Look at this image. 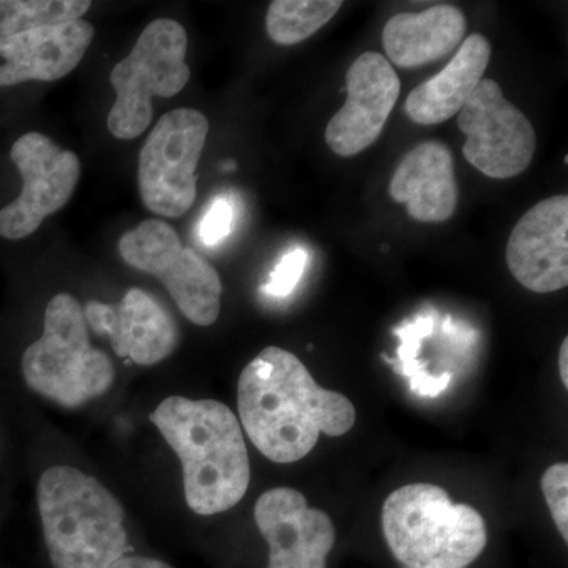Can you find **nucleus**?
<instances>
[{
    "label": "nucleus",
    "mask_w": 568,
    "mask_h": 568,
    "mask_svg": "<svg viewBox=\"0 0 568 568\" xmlns=\"http://www.w3.org/2000/svg\"><path fill=\"white\" fill-rule=\"evenodd\" d=\"M458 129L466 134L463 155L487 178H517L536 155L532 123L504 97L496 81L481 80L458 112Z\"/></svg>",
    "instance_id": "9"
},
{
    "label": "nucleus",
    "mask_w": 568,
    "mask_h": 568,
    "mask_svg": "<svg viewBox=\"0 0 568 568\" xmlns=\"http://www.w3.org/2000/svg\"><path fill=\"white\" fill-rule=\"evenodd\" d=\"M308 253L304 248H294L284 254L283 260L272 272L271 280L265 284L264 291L272 297H287L304 275Z\"/></svg>",
    "instance_id": "23"
},
{
    "label": "nucleus",
    "mask_w": 568,
    "mask_h": 568,
    "mask_svg": "<svg viewBox=\"0 0 568 568\" xmlns=\"http://www.w3.org/2000/svg\"><path fill=\"white\" fill-rule=\"evenodd\" d=\"M383 532L407 568H466L488 544L478 510L452 503L446 489L429 484L406 485L384 500Z\"/></svg>",
    "instance_id": "4"
},
{
    "label": "nucleus",
    "mask_w": 568,
    "mask_h": 568,
    "mask_svg": "<svg viewBox=\"0 0 568 568\" xmlns=\"http://www.w3.org/2000/svg\"><path fill=\"white\" fill-rule=\"evenodd\" d=\"M433 320L418 321L417 324H409L406 327L396 331V334L402 338V346H399L398 357L403 362V373L410 379V388L420 396H437L440 392L446 390L448 383H450V373H444L443 376H429L424 366L416 361L418 349H420V339L424 336L432 334Z\"/></svg>",
    "instance_id": "21"
},
{
    "label": "nucleus",
    "mask_w": 568,
    "mask_h": 568,
    "mask_svg": "<svg viewBox=\"0 0 568 568\" xmlns=\"http://www.w3.org/2000/svg\"><path fill=\"white\" fill-rule=\"evenodd\" d=\"M342 7L339 0H274L265 28L276 44L291 47L315 36Z\"/></svg>",
    "instance_id": "19"
},
{
    "label": "nucleus",
    "mask_w": 568,
    "mask_h": 568,
    "mask_svg": "<svg viewBox=\"0 0 568 568\" xmlns=\"http://www.w3.org/2000/svg\"><path fill=\"white\" fill-rule=\"evenodd\" d=\"M233 224L234 205L230 197H216L200 224L201 241L207 246L219 245L231 234Z\"/></svg>",
    "instance_id": "24"
},
{
    "label": "nucleus",
    "mask_w": 568,
    "mask_h": 568,
    "mask_svg": "<svg viewBox=\"0 0 568 568\" xmlns=\"http://www.w3.org/2000/svg\"><path fill=\"white\" fill-rule=\"evenodd\" d=\"M559 373L564 387L568 388V338L564 339L559 351Z\"/></svg>",
    "instance_id": "26"
},
{
    "label": "nucleus",
    "mask_w": 568,
    "mask_h": 568,
    "mask_svg": "<svg viewBox=\"0 0 568 568\" xmlns=\"http://www.w3.org/2000/svg\"><path fill=\"white\" fill-rule=\"evenodd\" d=\"M237 407L253 446L278 465L304 459L321 435H346L357 418L347 396L321 387L297 355L276 346L241 373Z\"/></svg>",
    "instance_id": "1"
},
{
    "label": "nucleus",
    "mask_w": 568,
    "mask_h": 568,
    "mask_svg": "<svg viewBox=\"0 0 568 568\" xmlns=\"http://www.w3.org/2000/svg\"><path fill=\"white\" fill-rule=\"evenodd\" d=\"M21 369L31 390L69 409L106 395L115 381L110 355L91 345L84 310L67 293L48 304L43 335L22 354Z\"/></svg>",
    "instance_id": "5"
},
{
    "label": "nucleus",
    "mask_w": 568,
    "mask_h": 568,
    "mask_svg": "<svg viewBox=\"0 0 568 568\" xmlns=\"http://www.w3.org/2000/svg\"><path fill=\"white\" fill-rule=\"evenodd\" d=\"M95 37L84 20L0 37V88L62 80L80 65Z\"/></svg>",
    "instance_id": "15"
},
{
    "label": "nucleus",
    "mask_w": 568,
    "mask_h": 568,
    "mask_svg": "<svg viewBox=\"0 0 568 568\" xmlns=\"http://www.w3.org/2000/svg\"><path fill=\"white\" fill-rule=\"evenodd\" d=\"M209 121L193 108L164 114L140 153L142 203L156 215L179 219L196 200V170L207 141Z\"/></svg>",
    "instance_id": "8"
},
{
    "label": "nucleus",
    "mask_w": 568,
    "mask_h": 568,
    "mask_svg": "<svg viewBox=\"0 0 568 568\" xmlns=\"http://www.w3.org/2000/svg\"><path fill=\"white\" fill-rule=\"evenodd\" d=\"M254 521L268 547L267 568H327L335 547L334 521L293 488L265 491L254 504Z\"/></svg>",
    "instance_id": "11"
},
{
    "label": "nucleus",
    "mask_w": 568,
    "mask_h": 568,
    "mask_svg": "<svg viewBox=\"0 0 568 568\" xmlns=\"http://www.w3.org/2000/svg\"><path fill=\"white\" fill-rule=\"evenodd\" d=\"M396 203L406 204L410 219L443 223L458 205V183L452 152L439 141H426L407 153L388 185Z\"/></svg>",
    "instance_id": "16"
},
{
    "label": "nucleus",
    "mask_w": 568,
    "mask_h": 568,
    "mask_svg": "<svg viewBox=\"0 0 568 568\" xmlns=\"http://www.w3.org/2000/svg\"><path fill=\"white\" fill-rule=\"evenodd\" d=\"M489 58L491 44L484 36L467 37L446 69L407 95L405 111L410 121L418 125H437L457 115L478 82L484 80Z\"/></svg>",
    "instance_id": "17"
},
{
    "label": "nucleus",
    "mask_w": 568,
    "mask_h": 568,
    "mask_svg": "<svg viewBox=\"0 0 568 568\" xmlns=\"http://www.w3.org/2000/svg\"><path fill=\"white\" fill-rule=\"evenodd\" d=\"M108 568H174L162 559L149 558V556L126 555L115 560Z\"/></svg>",
    "instance_id": "25"
},
{
    "label": "nucleus",
    "mask_w": 568,
    "mask_h": 568,
    "mask_svg": "<svg viewBox=\"0 0 568 568\" xmlns=\"http://www.w3.org/2000/svg\"><path fill=\"white\" fill-rule=\"evenodd\" d=\"M11 160L20 170L22 190L13 203L0 209V235L21 241L69 203L80 182L81 162L77 153L37 132L14 141Z\"/></svg>",
    "instance_id": "10"
},
{
    "label": "nucleus",
    "mask_w": 568,
    "mask_h": 568,
    "mask_svg": "<svg viewBox=\"0 0 568 568\" xmlns=\"http://www.w3.org/2000/svg\"><path fill=\"white\" fill-rule=\"evenodd\" d=\"M119 253L133 268L153 275L190 323L209 327L222 310L223 284L219 272L162 220H145L122 235Z\"/></svg>",
    "instance_id": "7"
},
{
    "label": "nucleus",
    "mask_w": 568,
    "mask_h": 568,
    "mask_svg": "<svg viewBox=\"0 0 568 568\" xmlns=\"http://www.w3.org/2000/svg\"><path fill=\"white\" fill-rule=\"evenodd\" d=\"M41 528L52 568H108L129 555L121 500L73 466H51L37 485Z\"/></svg>",
    "instance_id": "3"
},
{
    "label": "nucleus",
    "mask_w": 568,
    "mask_h": 568,
    "mask_svg": "<svg viewBox=\"0 0 568 568\" xmlns=\"http://www.w3.org/2000/svg\"><path fill=\"white\" fill-rule=\"evenodd\" d=\"M508 271L526 290L556 293L568 284V197H547L525 213L507 244Z\"/></svg>",
    "instance_id": "14"
},
{
    "label": "nucleus",
    "mask_w": 568,
    "mask_h": 568,
    "mask_svg": "<svg viewBox=\"0 0 568 568\" xmlns=\"http://www.w3.org/2000/svg\"><path fill=\"white\" fill-rule=\"evenodd\" d=\"M346 102L325 129V142L339 156L375 144L402 92L398 74L379 52H364L346 74Z\"/></svg>",
    "instance_id": "12"
},
{
    "label": "nucleus",
    "mask_w": 568,
    "mask_h": 568,
    "mask_svg": "<svg viewBox=\"0 0 568 568\" xmlns=\"http://www.w3.org/2000/svg\"><path fill=\"white\" fill-rule=\"evenodd\" d=\"M541 493L549 511H551L552 521L558 528L564 541H568V465L567 463H556L545 470L540 480Z\"/></svg>",
    "instance_id": "22"
},
{
    "label": "nucleus",
    "mask_w": 568,
    "mask_h": 568,
    "mask_svg": "<svg viewBox=\"0 0 568 568\" xmlns=\"http://www.w3.org/2000/svg\"><path fill=\"white\" fill-rule=\"evenodd\" d=\"M89 328L108 336L119 357L140 366L159 365L178 349V324L152 294L132 287L118 304L89 301L84 305Z\"/></svg>",
    "instance_id": "13"
},
{
    "label": "nucleus",
    "mask_w": 568,
    "mask_h": 568,
    "mask_svg": "<svg viewBox=\"0 0 568 568\" xmlns=\"http://www.w3.org/2000/svg\"><path fill=\"white\" fill-rule=\"evenodd\" d=\"M91 7L89 0H0V37L78 21Z\"/></svg>",
    "instance_id": "20"
},
{
    "label": "nucleus",
    "mask_w": 568,
    "mask_h": 568,
    "mask_svg": "<svg viewBox=\"0 0 568 568\" xmlns=\"http://www.w3.org/2000/svg\"><path fill=\"white\" fill-rule=\"evenodd\" d=\"M182 466L186 506L200 517L224 514L244 499L252 480L244 429L216 399L174 395L151 414Z\"/></svg>",
    "instance_id": "2"
},
{
    "label": "nucleus",
    "mask_w": 568,
    "mask_h": 568,
    "mask_svg": "<svg viewBox=\"0 0 568 568\" xmlns=\"http://www.w3.org/2000/svg\"><path fill=\"white\" fill-rule=\"evenodd\" d=\"M189 36L181 22L160 18L152 21L133 50L111 71L115 91L108 129L118 140H134L149 129L153 119V97L178 95L189 84L192 70L186 65Z\"/></svg>",
    "instance_id": "6"
},
{
    "label": "nucleus",
    "mask_w": 568,
    "mask_h": 568,
    "mask_svg": "<svg viewBox=\"0 0 568 568\" xmlns=\"http://www.w3.org/2000/svg\"><path fill=\"white\" fill-rule=\"evenodd\" d=\"M466 18L457 7L437 6L422 13H398L383 32L387 61L416 69L439 61L462 43Z\"/></svg>",
    "instance_id": "18"
}]
</instances>
